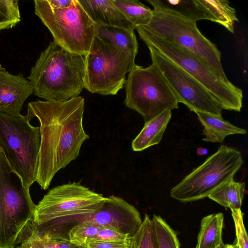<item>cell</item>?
I'll return each instance as SVG.
<instances>
[{"mask_svg": "<svg viewBox=\"0 0 248 248\" xmlns=\"http://www.w3.org/2000/svg\"><path fill=\"white\" fill-rule=\"evenodd\" d=\"M84 98L77 96L67 101L38 100L28 104L29 120L40 124V147L36 181L47 189L56 174L78 156L89 136L83 125Z\"/></svg>", "mask_w": 248, "mask_h": 248, "instance_id": "6da1fadb", "label": "cell"}, {"mask_svg": "<svg viewBox=\"0 0 248 248\" xmlns=\"http://www.w3.org/2000/svg\"><path fill=\"white\" fill-rule=\"evenodd\" d=\"M106 198L79 182L54 187L36 205L30 233L69 240L70 230L99 211Z\"/></svg>", "mask_w": 248, "mask_h": 248, "instance_id": "7a4b0ae2", "label": "cell"}, {"mask_svg": "<svg viewBox=\"0 0 248 248\" xmlns=\"http://www.w3.org/2000/svg\"><path fill=\"white\" fill-rule=\"evenodd\" d=\"M84 75L85 56L53 41L40 54L28 79L35 95L46 101L63 102L85 89Z\"/></svg>", "mask_w": 248, "mask_h": 248, "instance_id": "3957f363", "label": "cell"}, {"mask_svg": "<svg viewBox=\"0 0 248 248\" xmlns=\"http://www.w3.org/2000/svg\"><path fill=\"white\" fill-rule=\"evenodd\" d=\"M147 47L156 50L199 82L218 102L222 109L240 112L242 107L241 89L224 82L201 58L188 49L152 33L145 27L136 28Z\"/></svg>", "mask_w": 248, "mask_h": 248, "instance_id": "277c9868", "label": "cell"}, {"mask_svg": "<svg viewBox=\"0 0 248 248\" xmlns=\"http://www.w3.org/2000/svg\"><path fill=\"white\" fill-rule=\"evenodd\" d=\"M36 206L0 147V248H14L23 241Z\"/></svg>", "mask_w": 248, "mask_h": 248, "instance_id": "5b68a950", "label": "cell"}, {"mask_svg": "<svg viewBox=\"0 0 248 248\" xmlns=\"http://www.w3.org/2000/svg\"><path fill=\"white\" fill-rule=\"evenodd\" d=\"M154 8L150 23L145 27L155 35L176 44L202 59L224 82L228 79L217 46L199 31L197 21L159 4L157 0H147Z\"/></svg>", "mask_w": 248, "mask_h": 248, "instance_id": "8992f818", "label": "cell"}, {"mask_svg": "<svg viewBox=\"0 0 248 248\" xmlns=\"http://www.w3.org/2000/svg\"><path fill=\"white\" fill-rule=\"evenodd\" d=\"M40 141L39 126L32 125L27 115L0 113V147L13 172L29 189L36 181Z\"/></svg>", "mask_w": 248, "mask_h": 248, "instance_id": "52a82bcc", "label": "cell"}, {"mask_svg": "<svg viewBox=\"0 0 248 248\" xmlns=\"http://www.w3.org/2000/svg\"><path fill=\"white\" fill-rule=\"evenodd\" d=\"M136 55L95 36L84 56L85 89L103 95L117 94L124 86L126 75L136 64Z\"/></svg>", "mask_w": 248, "mask_h": 248, "instance_id": "ba28073f", "label": "cell"}, {"mask_svg": "<svg viewBox=\"0 0 248 248\" xmlns=\"http://www.w3.org/2000/svg\"><path fill=\"white\" fill-rule=\"evenodd\" d=\"M35 14L51 33L53 41L74 53L85 56L95 36L94 23L78 0L63 9L51 7L47 0H34Z\"/></svg>", "mask_w": 248, "mask_h": 248, "instance_id": "9c48e42d", "label": "cell"}, {"mask_svg": "<svg viewBox=\"0 0 248 248\" xmlns=\"http://www.w3.org/2000/svg\"><path fill=\"white\" fill-rule=\"evenodd\" d=\"M124 103L140 113L145 124L166 110L178 108L175 95L158 68L135 64L124 84Z\"/></svg>", "mask_w": 248, "mask_h": 248, "instance_id": "30bf717a", "label": "cell"}, {"mask_svg": "<svg viewBox=\"0 0 248 248\" xmlns=\"http://www.w3.org/2000/svg\"><path fill=\"white\" fill-rule=\"evenodd\" d=\"M243 163L239 151L221 145L216 153L174 186L170 196L182 202L207 197L219 186L233 178Z\"/></svg>", "mask_w": 248, "mask_h": 248, "instance_id": "8fae6325", "label": "cell"}, {"mask_svg": "<svg viewBox=\"0 0 248 248\" xmlns=\"http://www.w3.org/2000/svg\"><path fill=\"white\" fill-rule=\"evenodd\" d=\"M152 63L160 71L179 103L191 111L221 117L218 102L199 82L154 48L148 47Z\"/></svg>", "mask_w": 248, "mask_h": 248, "instance_id": "7c38bea8", "label": "cell"}, {"mask_svg": "<svg viewBox=\"0 0 248 248\" xmlns=\"http://www.w3.org/2000/svg\"><path fill=\"white\" fill-rule=\"evenodd\" d=\"M88 219L131 237L142 222L133 205L115 196L107 197L101 209Z\"/></svg>", "mask_w": 248, "mask_h": 248, "instance_id": "4fadbf2b", "label": "cell"}, {"mask_svg": "<svg viewBox=\"0 0 248 248\" xmlns=\"http://www.w3.org/2000/svg\"><path fill=\"white\" fill-rule=\"evenodd\" d=\"M33 93L30 81L21 73L10 74L0 69V113L13 116L20 115L23 105Z\"/></svg>", "mask_w": 248, "mask_h": 248, "instance_id": "5bb4252c", "label": "cell"}, {"mask_svg": "<svg viewBox=\"0 0 248 248\" xmlns=\"http://www.w3.org/2000/svg\"><path fill=\"white\" fill-rule=\"evenodd\" d=\"M78 0L94 23L130 30L135 29L111 0Z\"/></svg>", "mask_w": 248, "mask_h": 248, "instance_id": "9a60e30c", "label": "cell"}, {"mask_svg": "<svg viewBox=\"0 0 248 248\" xmlns=\"http://www.w3.org/2000/svg\"><path fill=\"white\" fill-rule=\"evenodd\" d=\"M195 112L203 127L202 134L205 138L202 140L205 141L222 143L228 135L247 133L245 129L232 124L222 117L203 112Z\"/></svg>", "mask_w": 248, "mask_h": 248, "instance_id": "2e32d148", "label": "cell"}, {"mask_svg": "<svg viewBox=\"0 0 248 248\" xmlns=\"http://www.w3.org/2000/svg\"><path fill=\"white\" fill-rule=\"evenodd\" d=\"M171 117V110H166L145 123L141 131L132 142L133 150L141 151L158 144Z\"/></svg>", "mask_w": 248, "mask_h": 248, "instance_id": "e0dca14e", "label": "cell"}, {"mask_svg": "<svg viewBox=\"0 0 248 248\" xmlns=\"http://www.w3.org/2000/svg\"><path fill=\"white\" fill-rule=\"evenodd\" d=\"M95 36L119 49L138 54L139 45L134 30L94 23Z\"/></svg>", "mask_w": 248, "mask_h": 248, "instance_id": "ac0fdd59", "label": "cell"}, {"mask_svg": "<svg viewBox=\"0 0 248 248\" xmlns=\"http://www.w3.org/2000/svg\"><path fill=\"white\" fill-rule=\"evenodd\" d=\"M224 215L222 213L212 214L203 217L201 221L200 230L195 248L222 247V233Z\"/></svg>", "mask_w": 248, "mask_h": 248, "instance_id": "d6986e66", "label": "cell"}, {"mask_svg": "<svg viewBox=\"0 0 248 248\" xmlns=\"http://www.w3.org/2000/svg\"><path fill=\"white\" fill-rule=\"evenodd\" d=\"M245 192V184L236 182L233 178L214 189L208 198L231 210L241 209Z\"/></svg>", "mask_w": 248, "mask_h": 248, "instance_id": "ffe728a7", "label": "cell"}, {"mask_svg": "<svg viewBox=\"0 0 248 248\" xmlns=\"http://www.w3.org/2000/svg\"><path fill=\"white\" fill-rule=\"evenodd\" d=\"M209 20L217 23L234 32V24L238 21L235 10L226 0H198Z\"/></svg>", "mask_w": 248, "mask_h": 248, "instance_id": "44dd1931", "label": "cell"}, {"mask_svg": "<svg viewBox=\"0 0 248 248\" xmlns=\"http://www.w3.org/2000/svg\"><path fill=\"white\" fill-rule=\"evenodd\" d=\"M135 28L146 26L153 16V9L139 0H111Z\"/></svg>", "mask_w": 248, "mask_h": 248, "instance_id": "7402d4cb", "label": "cell"}, {"mask_svg": "<svg viewBox=\"0 0 248 248\" xmlns=\"http://www.w3.org/2000/svg\"><path fill=\"white\" fill-rule=\"evenodd\" d=\"M161 5L172 10L186 17L197 21L209 18L201 7L198 0H157Z\"/></svg>", "mask_w": 248, "mask_h": 248, "instance_id": "603a6c76", "label": "cell"}, {"mask_svg": "<svg viewBox=\"0 0 248 248\" xmlns=\"http://www.w3.org/2000/svg\"><path fill=\"white\" fill-rule=\"evenodd\" d=\"M131 248H159L153 222L147 214L132 237Z\"/></svg>", "mask_w": 248, "mask_h": 248, "instance_id": "cb8c5ba5", "label": "cell"}, {"mask_svg": "<svg viewBox=\"0 0 248 248\" xmlns=\"http://www.w3.org/2000/svg\"><path fill=\"white\" fill-rule=\"evenodd\" d=\"M159 245V248H180L175 232L159 216L154 215L152 219Z\"/></svg>", "mask_w": 248, "mask_h": 248, "instance_id": "d4e9b609", "label": "cell"}, {"mask_svg": "<svg viewBox=\"0 0 248 248\" xmlns=\"http://www.w3.org/2000/svg\"><path fill=\"white\" fill-rule=\"evenodd\" d=\"M104 228L90 219H87L73 227L68 233L69 240L78 246H84L87 242L93 237Z\"/></svg>", "mask_w": 248, "mask_h": 248, "instance_id": "484cf974", "label": "cell"}, {"mask_svg": "<svg viewBox=\"0 0 248 248\" xmlns=\"http://www.w3.org/2000/svg\"><path fill=\"white\" fill-rule=\"evenodd\" d=\"M17 248H86L78 246L69 240L46 237H40L30 233Z\"/></svg>", "mask_w": 248, "mask_h": 248, "instance_id": "4316f807", "label": "cell"}, {"mask_svg": "<svg viewBox=\"0 0 248 248\" xmlns=\"http://www.w3.org/2000/svg\"><path fill=\"white\" fill-rule=\"evenodd\" d=\"M20 20L18 0H0V31L11 29Z\"/></svg>", "mask_w": 248, "mask_h": 248, "instance_id": "83f0119b", "label": "cell"}, {"mask_svg": "<svg viewBox=\"0 0 248 248\" xmlns=\"http://www.w3.org/2000/svg\"><path fill=\"white\" fill-rule=\"evenodd\" d=\"M235 226L236 243L238 248H248V239L241 209L231 210Z\"/></svg>", "mask_w": 248, "mask_h": 248, "instance_id": "f1b7e54d", "label": "cell"}, {"mask_svg": "<svg viewBox=\"0 0 248 248\" xmlns=\"http://www.w3.org/2000/svg\"><path fill=\"white\" fill-rule=\"evenodd\" d=\"M132 237L126 234H123L112 229L103 228L90 241H99L105 242H119L125 241L129 240Z\"/></svg>", "mask_w": 248, "mask_h": 248, "instance_id": "f546056e", "label": "cell"}, {"mask_svg": "<svg viewBox=\"0 0 248 248\" xmlns=\"http://www.w3.org/2000/svg\"><path fill=\"white\" fill-rule=\"evenodd\" d=\"M131 238L119 242L90 241L86 243L84 247L86 248H131Z\"/></svg>", "mask_w": 248, "mask_h": 248, "instance_id": "4dcf8cb0", "label": "cell"}, {"mask_svg": "<svg viewBox=\"0 0 248 248\" xmlns=\"http://www.w3.org/2000/svg\"><path fill=\"white\" fill-rule=\"evenodd\" d=\"M73 0H47L48 4L57 9H63L69 7Z\"/></svg>", "mask_w": 248, "mask_h": 248, "instance_id": "1f68e13d", "label": "cell"}, {"mask_svg": "<svg viewBox=\"0 0 248 248\" xmlns=\"http://www.w3.org/2000/svg\"><path fill=\"white\" fill-rule=\"evenodd\" d=\"M208 150L205 148L202 147H199L197 149V154L199 155H203L207 154Z\"/></svg>", "mask_w": 248, "mask_h": 248, "instance_id": "d6a6232c", "label": "cell"}, {"mask_svg": "<svg viewBox=\"0 0 248 248\" xmlns=\"http://www.w3.org/2000/svg\"><path fill=\"white\" fill-rule=\"evenodd\" d=\"M221 248H238V247L235 244H233L232 245L230 244H224Z\"/></svg>", "mask_w": 248, "mask_h": 248, "instance_id": "836d02e7", "label": "cell"}, {"mask_svg": "<svg viewBox=\"0 0 248 248\" xmlns=\"http://www.w3.org/2000/svg\"><path fill=\"white\" fill-rule=\"evenodd\" d=\"M217 248H221L220 246H218Z\"/></svg>", "mask_w": 248, "mask_h": 248, "instance_id": "e575fe53", "label": "cell"}, {"mask_svg": "<svg viewBox=\"0 0 248 248\" xmlns=\"http://www.w3.org/2000/svg\"><path fill=\"white\" fill-rule=\"evenodd\" d=\"M1 65L0 64V69H1Z\"/></svg>", "mask_w": 248, "mask_h": 248, "instance_id": "d590c367", "label": "cell"}]
</instances>
